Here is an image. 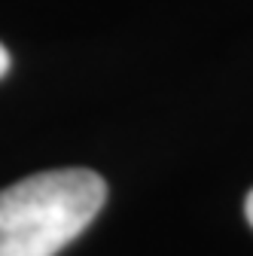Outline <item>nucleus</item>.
<instances>
[{"mask_svg": "<svg viewBox=\"0 0 253 256\" xmlns=\"http://www.w3.org/2000/svg\"><path fill=\"white\" fill-rule=\"evenodd\" d=\"M107 202V183L88 168L30 174L0 189V256H55Z\"/></svg>", "mask_w": 253, "mask_h": 256, "instance_id": "f257e3e1", "label": "nucleus"}, {"mask_svg": "<svg viewBox=\"0 0 253 256\" xmlns=\"http://www.w3.org/2000/svg\"><path fill=\"white\" fill-rule=\"evenodd\" d=\"M244 214H247V222L253 226V189H250V196H247V202H244Z\"/></svg>", "mask_w": 253, "mask_h": 256, "instance_id": "7ed1b4c3", "label": "nucleus"}, {"mask_svg": "<svg viewBox=\"0 0 253 256\" xmlns=\"http://www.w3.org/2000/svg\"><path fill=\"white\" fill-rule=\"evenodd\" d=\"M6 70H10V52L4 49V43H0V80L6 76Z\"/></svg>", "mask_w": 253, "mask_h": 256, "instance_id": "f03ea898", "label": "nucleus"}]
</instances>
